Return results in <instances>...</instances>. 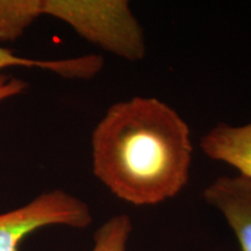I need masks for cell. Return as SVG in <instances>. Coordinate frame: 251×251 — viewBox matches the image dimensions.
<instances>
[{
	"mask_svg": "<svg viewBox=\"0 0 251 251\" xmlns=\"http://www.w3.org/2000/svg\"><path fill=\"white\" fill-rule=\"evenodd\" d=\"M93 175L118 199L152 206L172 199L190 179V127L152 97L112 105L91 137Z\"/></svg>",
	"mask_w": 251,
	"mask_h": 251,
	"instance_id": "1",
	"label": "cell"
},
{
	"mask_svg": "<svg viewBox=\"0 0 251 251\" xmlns=\"http://www.w3.org/2000/svg\"><path fill=\"white\" fill-rule=\"evenodd\" d=\"M103 59L99 55H86L68 59H33L15 55L12 50L0 47V70L11 67L40 68L68 79H91L102 69Z\"/></svg>",
	"mask_w": 251,
	"mask_h": 251,
	"instance_id": "6",
	"label": "cell"
},
{
	"mask_svg": "<svg viewBox=\"0 0 251 251\" xmlns=\"http://www.w3.org/2000/svg\"><path fill=\"white\" fill-rule=\"evenodd\" d=\"M131 230V220L127 214L112 216L94 234L92 251H127Z\"/></svg>",
	"mask_w": 251,
	"mask_h": 251,
	"instance_id": "8",
	"label": "cell"
},
{
	"mask_svg": "<svg viewBox=\"0 0 251 251\" xmlns=\"http://www.w3.org/2000/svg\"><path fill=\"white\" fill-rule=\"evenodd\" d=\"M205 201L224 215L241 251H251V180L243 176H221L203 190Z\"/></svg>",
	"mask_w": 251,
	"mask_h": 251,
	"instance_id": "4",
	"label": "cell"
},
{
	"mask_svg": "<svg viewBox=\"0 0 251 251\" xmlns=\"http://www.w3.org/2000/svg\"><path fill=\"white\" fill-rule=\"evenodd\" d=\"M42 15L58 19L83 39L126 61L146 56L143 29L126 0H42Z\"/></svg>",
	"mask_w": 251,
	"mask_h": 251,
	"instance_id": "2",
	"label": "cell"
},
{
	"mask_svg": "<svg viewBox=\"0 0 251 251\" xmlns=\"http://www.w3.org/2000/svg\"><path fill=\"white\" fill-rule=\"evenodd\" d=\"M42 15V0H0V42L19 39Z\"/></svg>",
	"mask_w": 251,
	"mask_h": 251,
	"instance_id": "7",
	"label": "cell"
},
{
	"mask_svg": "<svg viewBox=\"0 0 251 251\" xmlns=\"http://www.w3.org/2000/svg\"><path fill=\"white\" fill-rule=\"evenodd\" d=\"M92 222L90 207L63 190L41 193L27 205L0 214V251H19L23 240L48 226L84 229Z\"/></svg>",
	"mask_w": 251,
	"mask_h": 251,
	"instance_id": "3",
	"label": "cell"
},
{
	"mask_svg": "<svg viewBox=\"0 0 251 251\" xmlns=\"http://www.w3.org/2000/svg\"><path fill=\"white\" fill-rule=\"evenodd\" d=\"M200 148L208 158L233 166L238 175L251 180V122L218 124L201 137Z\"/></svg>",
	"mask_w": 251,
	"mask_h": 251,
	"instance_id": "5",
	"label": "cell"
},
{
	"mask_svg": "<svg viewBox=\"0 0 251 251\" xmlns=\"http://www.w3.org/2000/svg\"><path fill=\"white\" fill-rule=\"evenodd\" d=\"M27 89V83L20 78L0 72V101L23 93Z\"/></svg>",
	"mask_w": 251,
	"mask_h": 251,
	"instance_id": "9",
	"label": "cell"
}]
</instances>
